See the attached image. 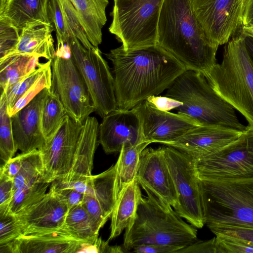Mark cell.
Segmentation results:
<instances>
[{"label": "cell", "instance_id": "cell-1", "mask_svg": "<svg viewBox=\"0 0 253 253\" xmlns=\"http://www.w3.org/2000/svg\"><path fill=\"white\" fill-rule=\"evenodd\" d=\"M105 55L113 65L118 109L123 110L160 94L186 70L157 44L127 51L121 46Z\"/></svg>", "mask_w": 253, "mask_h": 253}, {"label": "cell", "instance_id": "cell-2", "mask_svg": "<svg viewBox=\"0 0 253 253\" xmlns=\"http://www.w3.org/2000/svg\"><path fill=\"white\" fill-rule=\"evenodd\" d=\"M157 44L186 70L203 74L216 63L218 47L207 37L193 12L191 0H164Z\"/></svg>", "mask_w": 253, "mask_h": 253}, {"label": "cell", "instance_id": "cell-3", "mask_svg": "<svg viewBox=\"0 0 253 253\" xmlns=\"http://www.w3.org/2000/svg\"><path fill=\"white\" fill-rule=\"evenodd\" d=\"M212 89L253 129V61L240 32L225 44L222 59L203 74Z\"/></svg>", "mask_w": 253, "mask_h": 253}, {"label": "cell", "instance_id": "cell-4", "mask_svg": "<svg viewBox=\"0 0 253 253\" xmlns=\"http://www.w3.org/2000/svg\"><path fill=\"white\" fill-rule=\"evenodd\" d=\"M165 96L182 105L176 109L200 126H216L243 131L235 109L211 87L203 74L186 70L167 89Z\"/></svg>", "mask_w": 253, "mask_h": 253}, {"label": "cell", "instance_id": "cell-5", "mask_svg": "<svg viewBox=\"0 0 253 253\" xmlns=\"http://www.w3.org/2000/svg\"><path fill=\"white\" fill-rule=\"evenodd\" d=\"M182 218L172 208L166 210L142 197L133 223L125 229L123 246L128 252L141 244L188 246L196 242L197 230Z\"/></svg>", "mask_w": 253, "mask_h": 253}, {"label": "cell", "instance_id": "cell-6", "mask_svg": "<svg viewBox=\"0 0 253 253\" xmlns=\"http://www.w3.org/2000/svg\"><path fill=\"white\" fill-rule=\"evenodd\" d=\"M200 180L209 228L219 226L253 228V178Z\"/></svg>", "mask_w": 253, "mask_h": 253}, {"label": "cell", "instance_id": "cell-7", "mask_svg": "<svg viewBox=\"0 0 253 253\" xmlns=\"http://www.w3.org/2000/svg\"><path fill=\"white\" fill-rule=\"evenodd\" d=\"M110 32L126 51L157 44L164 0H114Z\"/></svg>", "mask_w": 253, "mask_h": 253}, {"label": "cell", "instance_id": "cell-8", "mask_svg": "<svg viewBox=\"0 0 253 253\" xmlns=\"http://www.w3.org/2000/svg\"><path fill=\"white\" fill-rule=\"evenodd\" d=\"M51 71V90L59 97L68 115L83 124L95 108L67 40H57Z\"/></svg>", "mask_w": 253, "mask_h": 253}, {"label": "cell", "instance_id": "cell-9", "mask_svg": "<svg viewBox=\"0 0 253 253\" xmlns=\"http://www.w3.org/2000/svg\"><path fill=\"white\" fill-rule=\"evenodd\" d=\"M200 180L228 181L253 178V129L247 127L234 141L195 160Z\"/></svg>", "mask_w": 253, "mask_h": 253}, {"label": "cell", "instance_id": "cell-10", "mask_svg": "<svg viewBox=\"0 0 253 253\" xmlns=\"http://www.w3.org/2000/svg\"><path fill=\"white\" fill-rule=\"evenodd\" d=\"M164 152L177 195L173 209L191 225L201 228L205 224V218L195 159L169 145L164 147Z\"/></svg>", "mask_w": 253, "mask_h": 253}, {"label": "cell", "instance_id": "cell-11", "mask_svg": "<svg viewBox=\"0 0 253 253\" xmlns=\"http://www.w3.org/2000/svg\"><path fill=\"white\" fill-rule=\"evenodd\" d=\"M72 54L101 118L118 109L114 78L98 47L85 48L71 33L67 39Z\"/></svg>", "mask_w": 253, "mask_h": 253}, {"label": "cell", "instance_id": "cell-12", "mask_svg": "<svg viewBox=\"0 0 253 253\" xmlns=\"http://www.w3.org/2000/svg\"><path fill=\"white\" fill-rule=\"evenodd\" d=\"M248 0H191L195 15L215 47L240 33Z\"/></svg>", "mask_w": 253, "mask_h": 253}, {"label": "cell", "instance_id": "cell-13", "mask_svg": "<svg viewBox=\"0 0 253 253\" xmlns=\"http://www.w3.org/2000/svg\"><path fill=\"white\" fill-rule=\"evenodd\" d=\"M136 180L147 197L166 210L174 209L177 195L164 152V147L145 148L140 157Z\"/></svg>", "mask_w": 253, "mask_h": 253}, {"label": "cell", "instance_id": "cell-14", "mask_svg": "<svg viewBox=\"0 0 253 253\" xmlns=\"http://www.w3.org/2000/svg\"><path fill=\"white\" fill-rule=\"evenodd\" d=\"M83 125L67 115L53 137L40 150L45 182L51 183L70 173Z\"/></svg>", "mask_w": 253, "mask_h": 253}, {"label": "cell", "instance_id": "cell-15", "mask_svg": "<svg viewBox=\"0 0 253 253\" xmlns=\"http://www.w3.org/2000/svg\"><path fill=\"white\" fill-rule=\"evenodd\" d=\"M116 164L95 175H91L71 184L84 194L82 205L99 231L114 211L116 195Z\"/></svg>", "mask_w": 253, "mask_h": 253}, {"label": "cell", "instance_id": "cell-16", "mask_svg": "<svg viewBox=\"0 0 253 253\" xmlns=\"http://www.w3.org/2000/svg\"><path fill=\"white\" fill-rule=\"evenodd\" d=\"M132 109L140 120L144 141L150 143L169 145L200 126L185 115L159 110L146 99Z\"/></svg>", "mask_w": 253, "mask_h": 253}, {"label": "cell", "instance_id": "cell-17", "mask_svg": "<svg viewBox=\"0 0 253 253\" xmlns=\"http://www.w3.org/2000/svg\"><path fill=\"white\" fill-rule=\"evenodd\" d=\"M68 207L66 202L50 187L38 201L16 214L22 235L62 229Z\"/></svg>", "mask_w": 253, "mask_h": 253}, {"label": "cell", "instance_id": "cell-18", "mask_svg": "<svg viewBox=\"0 0 253 253\" xmlns=\"http://www.w3.org/2000/svg\"><path fill=\"white\" fill-rule=\"evenodd\" d=\"M98 141L107 154L120 152L126 143L136 145L143 140L140 120L132 109H117L102 118Z\"/></svg>", "mask_w": 253, "mask_h": 253}, {"label": "cell", "instance_id": "cell-19", "mask_svg": "<svg viewBox=\"0 0 253 253\" xmlns=\"http://www.w3.org/2000/svg\"><path fill=\"white\" fill-rule=\"evenodd\" d=\"M50 89L44 88L27 105L11 117L15 143L22 153L41 150L45 140L41 128V115Z\"/></svg>", "mask_w": 253, "mask_h": 253}, {"label": "cell", "instance_id": "cell-20", "mask_svg": "<svg viewBox=\"0 0 253 253\" xmlns=\"http://www.w3.org/2000/svg\"><path fill=\"white\" fill-rule=\"evenodd\" d=\"M242 132L220 126H198L169 145L196 160L211 154L234 141Z\"/></svg>", "mask_w": 253, "mask_h": 253}, {"label": "cell", "instance_id": "cell-21", "mask_svg": "<svg viewBox=\"0 0 253 253\" xmlns=\"http://www.w3.org/2000/svg\"><path fill=\"white\" fill-rule=\"evenodd\" d=\"M81 241L62 229L21 235L0 246L2 253H77Z\"/></svg>", "mask_w": 253, "mask_h": 253}, {"label": "cell", "instance_id": "cell-22", "mask_svg": "<svg viewBox=\"0 0 253 253\" xmlns=\"http://www.w3.org/2000/svg\"><path fill=\"white\" fill-rule=\"evenodd\" d=\"M99 126L95 117L87 118L83 125L72 169L66 177L58 180L70 183L92 175L94 156L99 143Z\"/></svg>", "mask_w": 253, "mask_h": 253}, {"label": "cell", "instance_id": "cell-23", "mask_svg": "<svg viewBox=\"0 0 253 253\" xmlns=\"http://www.w3.org/2000/svg\"><path fill=\"white\" fill-rule=\"evenodd\" d=\"M54 30L52 25L41 21L27 23L21 31L16 48L5 58L17 54H27L52 60L56 51L52 35Z\"/></svg>", "mask_w": 253, "mask_h": 253}, {"label": "cell", "instance_id": "cell-24", "mask_svg": "<svg viewBox=\"0 0 253 253\" xmlns=\"http://www.w3.org/2000/svg\"><path fill=\"white\" fill-rule=\"evenodd\" d=\"M142 198L140 185L136 179L120 192L111 216V232L108 241L119 236L124 229L133 223Z\"/></svg>", "mask_w": 253, "mask_h": 253}, {"label": "cell", "instance_id": "cell-25", "mask_svg": "<svg viewBox=\"0 0 253 253\" xmlns=\"http://www.w3.org/2000/svg\"><path fill=\"white\" fill-rule=\"evenodd\" d=\"M75 8L86 36L96 47L102 40V29L106 24L108 0H69Z\"/></svg>", "mask_w": 253, "mask_h": 253}, {"label": "cell", "instance_id": "cell-26", "mask_svg": "<svg viewBox=\"0 0 253 253\" xmlns=\"http://www.w3.org/2000/svg\"><path fill=\"white\" fill-rule=\"evenodd\" d=\"M50 0H11L0 16L5 17L20 31L27 23L35 21L52 25Z\"/></svg>", "mask_w": 253, "mask_h": 253}, {"label": "cell", "instance_id": "cell-27", "mask_svg": "<svg viewBox=\"0 0 253 253\" xmlns=\"http://www.w3.org/2000/svg\"><path fill=\"white\" fill-rule=\"evenodd\" d=\"M149 144V142H143L136 145L126 143L123 145L116 163L117 199L122 189L136 179L140 154Z\"/></svg>", "mask_w": 253, "mask_h": 253}, {"label": "cell", "instance_id": "cell-28", "mask_svg": "<svg viewBox=\"0 0 253 253\" xmlns=\"http://www.w3.org/2000/svg\"><path fill=\"white\" fill-rule=\"evenodd\" d=\"M39 57L17 54L0 60V85L5 91L38 67Z\"/></svg>", "mask_w": 253, "mask_h": 253}, {"label": "cell", "instance_id": "cell-29", "mask_svg": "<svg viewBox=\"0 0 253 253\" xmlns=\"http://www.w3.org/2000/svg\"><path fill=\"white\" fill-rule=\"evenodd\" d=\"M62 229L74 238L82 241L98 237L99 231L82 204L68 210Z\"/></svg>", "mask_w": 253, "mask_h": 253}, {"label": "cell", "instance_id": "cell-30", "mask_svg": "<svg viewBox=\"0 0 253 253\" xmlns=\"http://www.w3.org/2000/svg\"><path fill=\"white\" fill-rule=\"evenodd\" d=\"M67 115L59 97L50 89L41 115V128L46 142L53 137Z\"/></svg>", "mask_w": 253, "mask_h": 253}, {"label": "cell", "instance_id": "cell-31", "mask_svg": "<svg viewBox=\"0 0 253 253\" xmlns=\"http://www.w3.org/2000/svg\"><path fill=\"white\" fill-rule=\"evenodd\" d=\"M12 128L11 118L7 112L5 92L1 90L0 98V156L5 163L12 158L17 150Z\"/></svg>", "mask_w": 253, "mask_h": 253}, {"label": "cell", "instance_id": "cell-32", "mask_svg": "<svg viewBox=\"0 0 253 253\" xmlns=\"http://www.w3.org/2000/svg\"><path fill=\"white\" fill-rule=\"evenodd\" d=\"M52 71L51 60L45 62L44 69L34 84L17 100L14 106L8 112L11 117L27 105L44 88H51Z\"/></svg>", "mask_w": 253, "mask_h": 253}, {"label": "cell", "instance_id": "cell-33", "mask_svg": "<svg viewBox=\"0 0 253 253\" xmlns=\"http://www.w3.org/2000/svg\"><path fill=\"white\" fill-rule=\"evenodd\" d=\"M20 33L8 19L0 16V60L9 56L15 49Z\"/></svg>", "mask_w": 253, "mask_h": 253}, {"label": "cell", "instance_id": "cell-34", "mask_svg": "<svg viewBox=\"0 0 253 253\" xmlns=\"http://www.w3.org/2000/svg\"><path fill=\"white\" fill-rule=\"evenodd\" d=\"M66 23L73 34L87 49L93 46L89 41L82 27L78 13L69 0H60Z\"/></svg>", "mask_w": 253, "mask_h": 253}, {"label": "cell", "instance_id": "cell-35", "mask_svg": "<svg viewBox=\"0 0 253 253\" xmlns=\"http://www.w3.org/2000/svg\"><path fill=\"white\" fill-rule=\"evenodd\" d=\"M45 64L40 63L33 72L4 91L6 94L7 111L14 106L17 100L38 79L44 69Z\"/></svg>", "mask_w": 253, "mask_h": 253}, {"label": "cell", "instance_id": "cell-36", "mask_svg": "<svg viewBox=\"0 0 253 253\" xmlns=\"http://www.w3.org/2000/svg\"><path fill=\"white\" fill-rule=\"evenodd\" d=\"M215 239L217 253H253V246L242 239L221 234Z\"/></svg>", "mask_w": 253, "mask_h": 253}, {"label": "cell", "instance_id": "cell-37", "mask_svg": "<svg viewBox=\"0 0 253 253\" xmlns=\"http://www.w3.org/2000/svg\"><path fill=\"white\" fill-rule=\"evenodd\" d=\"M22 235V231L15 215H0V245L12 242Z\"/></svg>", "mask_w": 253, "mask_h": 253}, {"label": "cell", "instance_id": "cell-38", "mask_svg": "<svg viewBox=\"0 0 253 253\" xmlns=\"http://www.w3.org/2000/svg\"><path fill=\"white\" fill-rule=\"evenodd\" d=\"M49 11L57 40H67L72 33L65 20L60 0H50Z\"/></svg>", "mask_w": 253, "mask_h": 253}, {"label": "cell", "instance_id": "cell-39", "mask_svg": "<svg viewBox=\"0 0 253 253\" xmlns=\"http://www.w3.org/2000/svg\"><path fill=\"white\" fill-rule=\"evenodd\" d=\"M215 235H225L242 239L253 246V228L219 226L209 228Z\"/></svg>", "mask_w": 253, "mask_h": 253}, {"label": "cell", "instance_id": "cell-40", "mask_svg": "<svg viewBox=\"0 0 253 253\" xmlns=\"http://www.w3.org/2000/svg\"><path fill=\"white\" fill-rule=\"evenodd\" d=\"M13 197V179L0 173V215L8 213Z\"/></svg>", "mask_w": 253, "mask_h": 253}, {"label": "cell", "instance_id": "cell-41", "mask_svg": "<svg viewBox=\"0 0 253 253\" xmlns=\"http://www.w3.org/2000/svg\"><path fill=\"white\" fill-rule=\"evenodd\" d=\"M177 253H217L215 237L206 241L195 242L178 250Z\"/></svg>", "mask_w": 253, "mask_h": 253}, {"label": "cell", "instance_id": "cell-42", "mask_svg": "<svg viewBox=\"0 0 253 253\" xmlns=\"http://www.w3.org/2000/svg\"><path fill=\"white\" fill-rule=\"evenodd\" d=\"M181 249L182 248L176 246L152 244L136 245L131 251L136 253H176Z\"/></svg>", "mask_w": 253, "mask_h": 253}, {"label": "cell", "instance_id": "cell-43", "mask_svg": "<svg viewBox=\"0 0 253 253\" xmlns=\"http://www.w3.org/2000/svg\"><path fill=\"white\" fill-rule=\"evenodd\" d=\"M146 100L158 109L165 111H169L173 109H176L182 105L181 102L166 96L153 95L148 97Z\"/></svg>", "mask_w": 253, "mask_h": 253}, {"label": "cell", "instance_id": "cell-44", "mask_svg": "<svg viewBox=\"0 0 253 253\" xmlns=\"http://www.w3.org/2000/svg\"><path fill=\"white\" fill-rule=\"evenodd\" d=\"M21 166V154L13 157L0 167V173H2L13 179L18 173Z\"/></svg>", "mask_w": 253, "mask_h": 253}, {"label": "cell", "instance_id": "cell-45", "mask_svg": "<svg viewBox=\"0 0 253 253\" xmlns=\"http://www.w3.org/2000/svg\"><path fill=\"white\" fill-rule=\"evenodd\" d=\"M244 26H253V0H248L243 17Z\"/></svg>", "mask_w": 253, "mask_h": 253}, {"label": "cell", "instance_id": "cell-46", "mask_svg": "<svg viewBox=\"0 0 253 253\" xmlns=\"http://www.w3.org/2000/svg\"><path fill=\"white\" fill-rule=\"evenodd\" d=\"M243 36L244 37L246 48L251 59L253 61V38L244 35Z\"/></svg>", "mask_w": 253, "mask_h": 253}, {"label": "cell", "instance_id": "cell-47", "mask_svg": "<svg viewBox=\"0 0 253 253\" xmlns=\"http://www.w3.org/2000/svg\"><path fill=\"white\" fill-rule=\"evenodd\" d=\"M241 33L244 36L253 38V26H243Z\"/></svg>", "mask_w": 253, "mask_h": 253}, {"label": "cell", "instance_id": "cell-48", "mask_svg": "<svg viewBox=\"0 0 253 253\" xmlns=\"http://www.w3.org/2000/svg\"><path fill=\"white\" fill-rule=\"evenodd\" d=\"M11 0H0V13L5 8Z\"/></svg>", "mask_w": 253, "mask_h": 253}]
</instances>
